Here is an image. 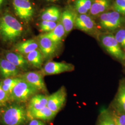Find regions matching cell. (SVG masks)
Instances as JSON below:
<instances>
[{"label": "cell", "instance_id": "4316f807", "mask_svg": "<svg viewBox=\"0 0 125 125\" xmlns=\"http://www.w3.org/2000/svg\"><path fill=\"white\" fill-rule=\"evenodd\" d=\"M115 37L122 49L125 51V29H121L116 32Z\"/></svg>", "mask_w": 125, "mask_h": 125}, {"label": "cell", "instance_id": "5bb4252c", "mask_svg": "<svg viewBox=\"0 0 125 125\" xmlns=\"http://www.w3.org/2000/svg\"><path fill=\"white\" fill-rule=\"evenodd\" d=\"M75 26L81 31L89 32L93 31L95 27V23L89 15L83 14L76 16Z\"/></svg>", "mask_w": 125, "mask_h": 125}, {"label": "cell", "instance_id": "ffe728a7", "mask_svg": "<svg viewBox=\"0 0 125 125\" xmlns=\"http://www.w3.org/2000/svg\"><path fill=\"white\" fill-rule=\"evenodd\" d=\"M111 3V0H92L90 14L96 16L103 13L109 8Z\"/></svg>", "mask_w": 125, "mask_h": 125}, {"label": "cell", "instance_id": "83f0119b", "mask_svg": "<svg viewBox=\"0 0 125 125\" xmlns=\"http://www.w3.org/2000/svg\"><path fill=\"white\" fill-rule=\"evenodd\" d=\"M75 8L77 12L80 14H86L88 11L82 0H76L75 2Z\"/></svg>", "mask_w": 125, "mask_h": 125}, {"label": "cell", "instance_id": "30bf717a", "mask_svg": "<svg viewBox=\"0 0 125 125\" xmlns=\"http://www.w3.org/2000/svg\"><path fill=\"white\" fill-rule=\"evenodd\" d=\"M38 44L44 58L52 57L56 52L58 46L44 34L39 36Z\"/></svg>", "mask_w": 125, "mask_h": 125}, {"label": "cell", "instance_id": "f546056e", "mask_svg": "<svg viewBox=\"0 0 125 125\" xmlns=\"http://www.w3.org/2000/svg\"><path fill=\"white\" fill-rule=\"evenodd\" d=\"M114 9H125V0H115L114 4Z\"/></svg>", "mask_w": 125, "mask_h": 125}, {"label": "cell", "instance_id": "d6a6232c", "mask_svg": "<svg viewBox=\"0 0 125 125\" xmlns=\"http://www.w3.org/2000/svg\"><path fill=\"white\" fill-rule=\"evenodd\" d=\"M114 9L116 12L120 13L121 14L125 15V9Z\"/></svg>", "mask_w": 125, "mask_h": 125}, {"label": "cell", "instance_id": "4fadbf2b", "mask_svg": "<svg viewBox=\"0 0 125 125\" xmlns=\"http://www.w3.org/2000/svg\"><path fill=\"white\" fill-rule=\"evenodd\" d=\"M27 115L29 120L38 119L44 121H49L52 120L56 115V114L51 110L47 107L42 109L27 111Z\"/></svg>", "mask_w": 125, "mask_h": 125}, {"label": "cell", "instance_id": "7c38bea8", "mask_svg": "<svg viewBox=\"0 0 125 125\" xmlns=\"http://www.w3.org/2000/svg\"><path fill=\"white\" fill-rule=\"evenodd\" d=\"M4 58L21 71H27L29 69V63L27 59L23 57L21 54L7 52L5 53Z\"/></svg>", "mask_w": 125, "mask_h": 125}, {"label": "cell", "instance_id": "6da1fadb", "mask_svg": "<svg viewBox=\"0 0 125 125\" xmlns=\"http://www.w3.org/2000/svg\"><path fill=\"white\" fill-rule=\"evenodd\" d=\"M3 125H25L29 119L27 108L22 105L14 103L5 107L0 113Z\"/></svg>", "mask_w": 125, "mask_h": 125}, {"label": "cell", "instance_id": "9c48e42d", "mask_svg": "<svg viewBox=\"0 0 125 125\" xmlns=\"http://www.w3.org/2000/svg\"><path fill=\"white\" fill-rule=\"evenodd\" d=\"M13 8L15 13L22 20H27L33 14V9L28 0H13Z\"/></svg>", "mask_w": 125, "mask_h": 125}, {"label": "cell", "instance_id": "ba28073f", "mask_svg": "<svg viewBox=\"0 0 125 125\" xmlns=\"http://www.w3.org/2000/svg\"><path fill=\"white\" fill-rule=\"evenodd\" d=\"M20 77L32 85L39 91L47 92L45 82L42 73L37 72H27Z\"/></svg>", "mask_w": 125, "mask_h": 125}, {"label": "cell", "instance_id": "8d00e7d4", "mask_svg": "<svg viewBox=\"0 0 125 125\" xmlns=\"http://www.w3.org/2000/svg\"></svg>", "mask_w": 125, "mask_h": 125}, {"label": "cell", "instance_id": "8992f818", "mask_svg": "<svg viewBox=\"0 0 125 125\" xmlns=\"http://www.w3.org/2000/svg\"><path fill=\"white\" fill-rule=\"evenodd\" d=\"M66 98V90L63 86L56 92L48 96L47 107L57 115L64 105Z\"/></svg>", "mask_w": 125, "mask_h": 125}, {"label": "cell", "instance_id": "e0dca14e", "mask_svg": "<svg viewBox=\"0 0 125 125\" xmlns=\"http://www.w3.org/2000/svg\"><path fill=\"white\" fill-rule=\"evenodd\" d=\"M112 107L125 114V80L120 82Z\"/></svg>", "mask_w": 125, "mask_h": 125}, {"label": "cell", "instance_id": "836d02e7", "mask_svg": "<svg viewBox=\"0 0 125 125\" xmlns=\"http://www.w3.org/2000/svg\"><path fill=\"white\" fill-rule=\"evenodd\" d=\"M3 1H4V0H0V6H1L2 4Z\"/></svg>", "mask_w": 125, "mask_h": 125}, {"label": "cell", "instance_id": "484cf974", "mask_svg": "<svg viewBox=\"0 0 125 125\" xmlns=\"http://www.w3.org/2000/svg\"><path fill=\"white\" fill-rule=\"evenodd\" d=\"M57 25V24L56 22L43 21L40 23V30L41 31L49 32L52 31Z\"/></svg>", "mask_w": 125, "mask_h": 125}, {"label": "cell", "instance_id": "7402d4cb", "mask_svg": "<svg viewBox=\"0 0 125 125\" xmlns=\"http://www.w3.org/2000/svg\"><path fill=\"white\" fill-rule=\"evenodd\" d=\"M61 15L59 9L55 6H52L45 9L41 14V19L43 21L56 22L60 19Z\"/></svg>", "mask_w": 125, "mask_h": 125}, {"label": "cell", "instance_id": "cb8c5ba5", "mask_svg": "<svg viewBox=\"0 0 125 125\" xmlns=\"http://www.w3.org/2000/svg\"><path fill=\"white\" fill-rule=\"evenodd\" d=\"M21 79L20 77H13L4 79L1 83V85L2 89L10 97L12 90L14 87L18 83V82Z\"/></svg>", "mask_w": 125, "mask_h": 125}, {"label": "cell", "instance_id": "3957f363", "mask_svg": "<svg viewBox=\"0 0 125 125\" xmlns=\"http://www.w3.org/2000/svg\"><path fill=\"white\" fill-rule=\"evenodd\" d=\"M103 47L112 57L122 62L125 61V52L111 34H103L99 37Z\"/></svg>", "mask_w": 125, "mask_h": 125}, {"label": "cell", "instance_id": "e575fe53", "mask_svg": "<svg viewBox=\"0 0 125 125\" xmlns=\"http://www.w3.org/2000/svg\"><path fill=\"white\" fill-rule=\"evenodd\" d=\"M46 0L48 1H52V2H54V1H57L56 0Z\"/></svg>", "mask_w": 125, "mask_h": 125}, {"label": "cell", "instance_id": "52a82bcc", "mask_svg": "<svg viewBox=\"0 0 125 125\" xmlns=\"http://www.w3.org/2000/svg\"><path fill=\"white\" fill-rule=\"evenodd\" d=\"M74 69L75 66L71 63L49 61L46 62L42 68L41 73L45 76L54 75L64 72H72Z\"/></svg>", "mask_w": 125, "mask_h": 125}, {"label": "cell", "instance_id": "f1b7e54d", "mask_svg": "<svg viewBox=\"0 0 125 125\" xmlns=\"http://www.w3.org/2000/svg\"><path fill=\"white\" fill-rule=\"evenodd\" d=\"M9 100H10V97L2 89L0 82V106L4 105Z\"/></svg>", "mask_w": 125, "mask_h": 125}, {"label": "cell", "instance_id": "2e32d148", "mask_svg": "<svg viewBox=\"0 0 125 125\" xmlns=\"http://www.w3.org/2000/svg\"><path fill=\"white\" fill-rule=\"evenodd\" d=\"M76 17L74 12L69 9L61 14V23L64 28L66 36L72 31L75 25Z\"/></svg>", "mask_w": 125, "mask_h": 125}, {"label": "cell", "instance_id": "44dd1931", "mask_svg": "<svg viewBox=\"0 0 125 125\" xmlns=\"http://www.w3.org/2000/svg\"><path fill=\"white\" fill-rule=\"evenodd\" d=\"M96 125H116L110 109L103 108L100 111Z\"/></svg>", "mask_w": 125, "mask_h": 125}, {"label": "cell", "instance_id": "d6986e66", "mask_svg": "<svg viewBox=\"0 0 125 125\" xmlns=\"http://www.w3.org/2000/svg\"><path fill=\"white\" fill-rule=\"evenodd\" d=\"M44 34L57 45L62 42L63 37L66 35L64 28L61 23L57 24L52 31Z\"/></svg>", "mask_w": 125, "mask_h": 125}, {"label": "cell", "instance_id": "9a60e30c", "mask_svg": "<svg viewBox=\"0 0 125 125\" xmlns=\"http://www.w3.org/2000/svg\"><path fill=\"white\" fill-rule=\"evenodd\" d=\"M48 96L43 94H36L32 96L27 107V111L39 110L47 107Z\"/></svg>", "mask_w": 125, "mask_h": 125}, {"label": "cell", "instance_id": "1f68e13d", "mask_svg": "<svg viewBox=\"0 0 125 125\" xmlns=\"http://www.w3.org/2000/svg\"><path fill=\"white\" fill-rule=\"evenodd\" d=\"M84 3L85 8L88 11L90 10L92 3V0H82Z\"/></svg>", "mask_w": 125, "mask_h": 125}, {"label": "cell", "instance_id": "4dcf8cb0", "mask_svg": "<svg viewBox=\"0 0 125 125\" xmlns=\"http://www.w3.org/2000/svg\"><path fill=\"white\" fill-rule=\"evenodd\" d=\"M28 125H46L45 121L38 119H32L30 121Z\"/></svg>", "mask_w": 125, "mask_h": 125}, {"label": "cell", "instance_id": "5b68a950", "mask_svg": "<svg viewBox=\"0 0 125 125\" xmlns=\"http://www.w3.org/2000/svg\"><path fill=\"white\" fill-rule=\"evenodd\" d=\"M125 23V18L116 11L104 13L99 18L101 27L107 30H115Z\"/></svg>", "mask_w": 125, "mask_h": 125}, {"label": "cell", "instance_id": "ac0fdd59", "mask_svg": "<svg viewBox=\"0 0 125 125\" xmlns=\"http://www.w3.org/2000/svg\"><path fill=\"white\" fill-rule=\"evenodd\" d=\"M39 44L34 40H28L18 43L15 46V50L19 53L28 54L31 52L38 49Z\"/></svg>", "mask_w": 125, "mask_h": 125}, {"label": "cell", "instance_id": "d4e9b609", "mask_svg": "<svg viewBox=\"0 0 125 125\" xmlns=\"http://www.w3.org/2000/svg\"><path fill=\"white\" fill-rule=\"evenodd\" d=\"M116 125H125V114L112 107L110 109Z\"/></svg>", "mask_w": 125, "mask_h": 125}, {"label": "cell", "instance_id": "7a4b0ae2", "mask_svg": "<svg viewBox=\"0 0 125 125\" xmlns=\"http://www.w3.org/2000/svg\"><path fill=\"white\" fill-rule=\"evenodd\" d=\"M22 26L12 15L6 14L0 18V37L6 42H13L22 33Z\"/></svg>", "mask_w": 125, "mask_h": 125}, {"label": "cell", "instance_id": "d590c367", "mask_svg": "<svg viewBox=\"0 0 125 125\" xmlns=\"http://www.w3.org/2000/svg\"></svg>", "mask_w": 125, "mask_h": 125}, {"label": "cell", "instance_id": "8fae6325", "mask_svg": "<svg viewBox=\"0 0 125 125\" xmlns=\"http://www.w3.org/2000/svg\"><path fill=\"white\" fill-rule=\"evenodd\" d=\"M21 70L5 58H0V75L4 79L16 77Z\"/></svg>", "mask_w": 125, "mask_h": 125}, {"label": "cell", "instance_id": "277c9868", "mask_svg": "<svg viewBox=\"0 0 125 125\" xmlns=\"http://www.w3.org/2000/svg\"><path fill=\"white\" fill-rule=\"evenodd\" d=\"M39 92L35 87L21 79L13 89L10 100L19 103L25 102Z\"/></svg>", "mask_w": 125, "mask_h": 125}, {"label": "cell", "instance_id": "603a6c76", "mask_svg": "<svg viewBox=\"0 0 125 125\" xmlns=\"http://www.w3.org/2000/svg\"><path fill=\"white\" fill-rule=\"evenodd\" d=\"M43 59V55L39 50H35L27 55V60L28 63L38 69L42 67Z\"/></svg>", "mask_w": 125, "mask_h": 125}, {"label": "cell", "instance_id": "74e56055", "mask_svg": "<svg viewBox=\"0 0 125 125\" xmlns=\"http://www.w3.org/2000/svg\"></svg>", "mask_w": 125, "mask_h": 125}]
</instances>
